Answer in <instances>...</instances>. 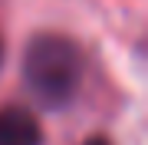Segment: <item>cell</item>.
<instances>
[{"mask_svg": "<svg viewBox=\"0 0 148 145\" xmlns=\"http://www.w3.org/2000/svg\"><path fill=\"white\" fill-rule=\"evenodd\" d=\"M23 82L43 109H63L82 86V53L63 33H36L23 53Z\"/></svg>", "mask_w": 148, "mask_h": 145, "instance_id": "obj_1", "label": "cell"}, {"mask_svg": "<svg viewBox=\"0 0 148 145\" xmlns=\"http://www.w3.org/2000/svg\"><path fill=\"white\" fill-rule=\"evenodd\" d=\"M0 145H43V129L36 115L23 106L0 109Z\"/></svg>", "mask_w": 148, "mask_h": 145, "instance_id": "obj_2", "label": "cell"}, {"mask_svg": "<svg viewBox=\"0 0 148 145\" xmlns=\"http://www.w3.org/2000/svg\"><path fill=\"white\" fill-rule=\"evenodd\" d=\"M82 145H112V142L106 139V135H89V139H86Z\"/></svg>", "mask_w": 148, "mask_h": 145, "instance_id": "obj_3", "label": "cell"}, {"mask_svg": "<svg viewBox=\"0 0 148 145\" xmlns=\"http://www.w3.org/2000/svg\"><path fill=\"white\" fill-rule=\"evenodd\" d=\"M0 63H3V36H0Z\"/></svg>", "mask_w": 148, "mask_h": 145, "instance_id": "obj_4", "label": "cell"}]
</instances>
